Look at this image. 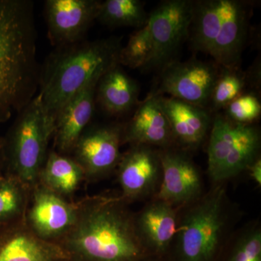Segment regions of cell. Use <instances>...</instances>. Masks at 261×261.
<instances>
[{
    "instance_id": "5b68a950",
    "label": "cell",
    "mask_w": 261,
    "mask_h": 261,
    "mask_svg": "<svg viewBox=\"0 0 261 261\" xmlns=\"http://www.w3.org/2000/svg\"><path fill=\"white\" fill-rule=\"evenodd\" d=\"M55 124L44 114L39 96L18 113L5 137L6 173L32 190L47 157Z\"/></svg>"
},
{
    "instance_id": "7402d4cb",
    "label": "cell",
    "mask_w": 261,
    "mask_h": 261,
    "mask_svg": "<svg viewBox=\"0 0 261 261\" xmlns=\"http://www.w3.org/2000/svg\"><path fill=\"white\" fill-rule=\"evenodd\" d=\"M30 192L10 173L0 176V227L25 218Z\"/></svg>"
},
{
    "instance_id": "e0dca14e",
    "label": "cell",
    "mask_w": 261,
    "mask_h": 261,
    "mask_svg": "<svg viewBox=\"0 0 261 261\" xmlns=\"http://www.w3.org/2000/svg\"><path fill=\"white\" fill-rule=\"evenodd\" d=\"M122 142L167 149L173 142L172 132L160 103L159 96L150 94L140 102L132 119L123 127Z\"/></svg>"
},
{
    "instance_id": "4fadbf2b",
    "label": "cell",
    "mask_w": 261,
    "mask_h": 261,
    "mask_svg": "<svg viewBox=\"0 0 261 261\" xmlns=\"http://www.w3.org/2000/svg\"><path fill=\"white\" fill-rule=\"evenodd\" d=\"M118 167L121 197L126 201L150 195L162 174L159 152L146 145H132L122 154Z\"/></svg>"
},
{
    "instance_id": "30bf717a",
    "label": "cell",
    "mask_w": 261,
    "mask_h": 261,
    "mask_svg": "<svg viewBox=\"0 0 261 261\" xmlns=\"http://www.w3.org/2000/svg\"><path fill=\"white\" fill-rule=\"evenodd\" d=\"M76 214V204L68 202L39 182L31 190L25 221L39 238L58 243L74 224Z\"/></svg>"
},
{
    "instance_id": "83f0119b",
    "label": "cell",
    "mask_w": 261,
    "mask_h": 261,
    "mask_svg": "<svg viewBox=\"0 0 261 261\" xmlns=\"http://www.w3.org/2000/svg\"><path fill=\"white\" fill-rule=\"evenodd\" d=\"M247 170H248L250 177L257 185H261V161L260 159L255 160Z\"/></svg>"
},
{
    "instance_id": "2e32d148",
    "label": "cell",
    "mask_w": 261,
    "mask_h": 261,
    "mask_svg": "<svg viewBox=\"0 0 261 261\" xmlns=\"http://www.w3.org/2000/svg\"><path fill=\"white\" fill-rule=\"evenodd\" d=\"M0 261H69L58 244L37 236L24 219L0 227Z\"/></svg>"
},
{
    "instance_id": "4316f807",
    "label": "cell",
    "mask_w": 261,
    "mask_h": 261,
    "mask_svg": "<svg viewBox=\"0 0 261 261\" xmlns=\"http://www.w3.org/2000/svg\"><path fill=\"white\" fill-rule=\"evenodd\" d=\"M229 261H261V232L259 228L251 230L240 239Z\"/></svg>"
},
{
    "instance_id": "5bb4252c",
    "label": "cell",
    "mask_w": 261,
    "mask_h": 261,
    "mask_svg": "<svg viewBox=\"0 0 261 261\" xmlns=\"http://www.w3.org/2000/svg\"><path fill=\"white\" fill-rule=\"evenodd\" d=\"M162 174L157 199L172 206L195 200L202 191V179L195 163L179 151H160Z\"/></svg>"
},
{
    "instance_id": "6da1fadb",
    "label": "cell",
    "mask_w": 261,
    "mask_h": 261,
    "mask_svg": "<svg viewBox=\"0 0 261 261\" xmlns=\"http://www.w3.org/2000/svg\"><path fill=\"white\" fill-rule=\"evenodd\" d=\"M121 197H89L76 204L74 224L58 241L69 261H140L147 250Z\"/></svg>"
},
{
    "instance_id": "44dd1931",
    "label": "cell",
    "mask_w": 261,
    "mask_h": 261,
    "mask_svg": "<svg viewBox=\"0 0 261 261\" xmlns=\"http://www.w3.org/2000/svg\"><path fill=\"white\" fill-rule=\"evenodd\" d=\"M84 178L82 168L73 158L51 150L48 152L38 182L65 197L76 191Z\"/></svg>"
},
{
    "instance_id": "cb8c5ba5",
    "label": "cell",
    "mask_w": 261,
    "mask_h": 261,
    "mask_svg": "<svg viewBox=\"0 0 261 261\" xmlns=\"http://www.w3.org/2000/svg\"><path fill=\"white\" fill-rule=\"evenodd\" d=\"M152 39L148 22L130 36L126 45L122 47L119 64L132 69L142 68L147 64L152 51Z\"/></svg>"
},
{
    "instance_id": "ac0fdd59",
    "label": "cell",
    "mask_w": 261,
    "mask_h": 261,
    "mask_svg": "<svg viewBox=\"0 0 261 261\" xmlns=\"http://www.w3.org/2000/svg\"><path fill=\"white\" fill-rule=\"evenodd\" d=\"M159 100L171 127L173 142L185 149L198 148L212 124L207 108L171 97L159 96Z\"/></svg>"
},
{
    "instance_id": "d6986e66",
    "label": "cell",
    "mask_w": 261,
    "mask_h": 261,
    "mask_svg": "<svg viewBox=\"0 0 261 261\" xmlns=\"http://www.w3.org/2000/svg\"><path fill=\"white\" fill-rule=\"evenodd\" d=\"M136 227L146 250L156 253L167 250L178 231L173 206L159 199L146 206L135 217Z\"/></svg>"
},
{
    "instance_id": "ba28073f",
    "label": "cell",
    "mask_w": 261,
    "mask_h": 261,
    "mask_svg": "<svg viewBox=\"0 0 261 261\" xmlns=\"http://www.w3.org/2000/svg\"><path fill=\"white\" fill-rule=\"evenodd\" d=\"M193 1L166 0L149 15L152 39V51L142 70H161L175 61L183 43L190 35Z\"/></svg>"
},
{
    "instance_id": "8992f818",
    "label": "cell",
    "mask_w": 261,
    "mask_h": 261,
    "mask_svg": "<svg viewBox=\"0 0 261 261\" xmlns=\"http://www.w3.org/2000/svg\"><path fill=\"white\" fill-rule=\"evenodd\" d=\"M260 136L252 124L235 123L216 115L211 127L207 171L215 181L237 176L258 158Z\"/></svg>"
},
{
    "instance_id": "52a82bcc",
    "label": "cell",
    "mask_w": 261,
    "mask_h": 261,
    "mask_svg": "<svg viewBox=\"0 0 261 261\" xmlns=\"http://www.w3.org/2000/svg\"><path fill=\"white\" fill-rule=\"evenodd\" d=\"M224 226V190L217 188L190 209L178 228L181 261L212 260Z\"/></svg>"
},
{
    "instance_id": "f546056e",
    "label": "cell",
    "mask_w": 261,
    "mask_h": 261,
    "mask_svg": "<svg viewBox=\"0 0 261 261\" xmlns=\"http://www.w3.org/2000/svg\"><path fill=\"white\" fill-rule=\"evenodd\" d=\"M140 261H147V260H145V259H143V260H140Z\"/></svg>"
},
{
    "instance_id": "9a60e30c",
    "label": "cell",
    "mask_w": 261,
    "mask_h": 261,
    "mask_svg": "<svg viewBox=\"0 0 261 261\" xmlns=\"http://www.w3.org/2000/svg\"><path fill=\"white\" fill-rule=\"evenodd\" d=\"M102 76L91 80L65 103L58 113L53 138L56 151L59 153L67 155L72 153L81 136L88 127L95 108L97 84Z\"/></svg>"
},
{
    "instance_id": "9c48e42d",
    "label": "cell",
    "mask_w": 261,
    "mask_h": 261,
    "mask_svg": "<svg viewBox=\"0 0 261 261\" xmlns=\"http://www.w3.org/2000/svg\"><path fill=\"white\" fill-rule=\"evenodd\" d=\"M159 87L153 94H166L198 107L207 108L211 94L219 76L214 63L190 60L173 61L161 72Z\"/></svg>"
},
{
    "instance_id": "d4e9b609",
    "label": "cell",
    "mask_w": 261,
    "mask_h": 261,
    "mask_svg": "<svg viewBox=\"0 0 261 261\" xmlns=\"http://www.w3.org/2000/svg\"><path fill=\"white\" fill-rule=\"evenodd\" d=\"M245 77L239 70L223 68L215 84L210 99L213 111L225 109L236 98L243 94Z\"/></svg>"
},
{
    "instance_id": "484cf974",
    "label": "cell",
    "mask_w": 261,
    "mask_h": 261,
    "mask_svg": "<svg viewBox=\"0 0 261 261\" xmlns=\"http://www.w3.org/2000/svg\"><path fill=\"white\" fill-rule=\"evenodd\" d=\"M225 116L241 124H252L261 114V104L252 93L243 94L225 108Z\"/></svg>"
},
{
    "instance_id": "7a4b0ae2",
    "label": "cell",
    "mask_w": 261,
    "mask_h": 261,
    "mask_svg": "<svg viewBox=\"0 0 261 261\" xmlns=\"http://www.w3.org/2000/svg\"><path fill=\"white\" fill-rule=\"evenodd\" d=\"M40 69L34 3L0 0V123L37 96Z\"/></svg>"
},
{
    "instance_id": "f1b7e54d",
    "label": "cell",
    "mask_w": 261,
    "mask_h": 261,
    "mask_svg": "<svg viewBox=\"0 0 261 261\" xmlns=\"http://www.w3.org/2000/svg\"><path fill=\"white\" fill-rule=\"evenodd\" d=\"M6 173V159H5V140L0 137V176Z\"/></svg>"
},
{
    "instance_id": "3957f363",
    "label": "cell",
    "mask_w": 261,
    "mask_h": 261,
    "mask_svg": "<svg viewBox=\"0 0 261 261\" xmlns=\"http://www.w3.org/2000/svg\"><path fill=\"white\" fill-rule=\"evenodd\" d=\"M121 41V37H117L84 39L51 51L40 69L37 94L49 121L55 124L65 103L91 80L119 64Z\"/></svg>"
},
{
    "instance_id": "7c38bea8",
    "label": "cell",
    "mask_w": 261,
    "mask_h": 261,
    "mask_svg": "<svg viewBox=\"0 0 261 261\" xmlns=\"http://www.w3.org/2000/svg\"><path fill=\"white\" fill-rule=\"evenodd\" d=\"M102 2L98 0H47L45 16L48 35L56 47L84 40Z\"/></svg>"
},
{
    "instance_id": "277c9868",
    "label": "cell",
    "mask_w": 261,
    "mask_h": 261,
    "mask_svg": "<svg viewBox=\"0 0 261 261\" xmlns=\"http://www.w3.org/2000/svg\"><path fill=\"white\" fill-rule=\"evenodd\" d=\"M250 7L240 0L193 1L190 43L222 68L239 70L250 27Z\"/></svg>"
},
{
    "instance_id": "ffe728a7",
    "label": "cell",
    "mask_w": 261,
    "mask_h": 261,
    "mask_svg": "<svg viewBox=\"0 0 261 261\" xmlns=\"http://www.w3.org/2000/svg\"><path fill=\"white\" fill-rule=\"evenodd\" d=\"M140 88L137 81L117 64L102 75L97 84L96 99L111 116H121L138 104Z\"/></svg>"
},
{
    "instance_id": "8fae6325",
    "label": "cell",
    "mask_w": 261,
    "mask_h": 261,
    "mask_svg": "<svg viewBox=\"0 0 261 261\" xmlns=\"http://www.w3.org/2000/svg\"><path fill=\"white\" fill-rule=\"evenodd\" d=\"M123 127L119 124L87 127L75 145L73 159L87 179L102 177L118 166Z\"/></svg>"
},
{
    "instance_id": "603a6c76",
    "label": "cell",
    "mask_w": 261,
    "mask_h": 261,
    "mask_svg": "<svg viewBox=\"0 0 261 261\" xmlns=\"http://www.w3.org/2000/svg\"><path fill=\"white\" fill-rule=\"evenodd\" d=\"M97 20L110 27L140 29L148 22L149 15L140 0H106L101 3Z\"/></svg>"
}]
</instances>
